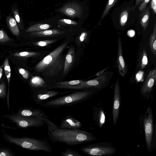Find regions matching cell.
I'll return each mask as SVG.
<instances>
[{
    "instance_id": "cell-1",
    "label": "cell",
    "mask_w": 156,
    "mask_h": 156,
    "mask_svg": "<svg viewBox=\"0 0 156 156\" xmlns=\"http://www.w3.org/2000/svg\"><path fill=\"white\" fill-rule=\"evenodd\" d=\"M69 42L62 43L45 57L35 66V70L46 78L57 75L63 69L65 57L63 52Z\"/></svg>"
},
{
    "instance_id": "cell-2",
    "label": "cell",
    "mask_w": 156,
    "mask_h": 156,
    "mask_svg": "<svg viewBox=\"0 0 156 156\" xmlns=\"http://www.w3.org/2000/svg\"><path fill=\"white\" fill-rule=\"evenodd\" d=\"M48 133L52 141L69 145H77L97 140L92 133L79 129H61L58 127L55 129L48 131Z\"/></svg>"
},
{
    "instance_id": "cell-3",
    "label": "cell",
    "mask_w": 156,
    "mask_h": 156,
    "mask_svg": "<svg viewBox=\"0 0 156 156\" xmlns=\"http://www.w3.org/2000/svg\"><path fill=\"white\" fill-rule=\"evenodd\" d=\"M94 93L90 90L77 91L44 102L40 105L49 108L70 106L87 100Z\"/></svg>"
},
{
    "instance_id": "cell-4",
    "label": "cell",
    "mask_w": 156,
    "mask_h": 156,
    "mask_svg": "<svg viewBox=\"0 0 156 156\" xmlns=\"http://www.w3.org/2000/svg\"><path fill=\"white\" fill-rule=\"evenodd\" d=\"M142 119L146 148L150 153L156 148V124L151 107L147 108Z\"/></svg>"
},
{
    "instance_id": "cell-5",
    "label": "cell",
    "mask_w": 156,
    "mask_h": 156,
    "mask_svg": "<svg viewBox=\"0 0 156 156\" xmlns=\"http://www.w3.org/2000/svg\"><path fill=\"white\" fill-rule=\"evenodd\" d=\"M80 150L85 154L93 156H110L116 151V148L106 141H103L87 145Z\"/></svg>"
},
{
    "instance_id": "cell-6",
    "label": "cell",
    "mask_w": 156,
    "mask_h": 156,
    "mask_svg": "<svg viewBox=\"0 0 156 156\" xmlns=\"http://www.w3.org/2000/svg\"><path fill=\"white\" fill-rule=\"evenodd\" d=\"M2 117L8 119L17 126L21 128L39 127L44 125L45 123L39 118L21 116L15 113L5 115Z\"/></svg>"
},
{
    "instance_id": "cell-7",
    "label": "cell",
    "mask_w": 156,
    "mask_h": 156,
    "mask_svg": "<svg viewBox=\"0 0 156 156\" xmlns=\"http://www.w3.org/2000/svg\"><path fill=\"white\" fill-rule=\"evenodd\" d=\"M16 114L21 116L39 118L43 120L48 127V131L55 129L58 127L48 118L42 110L38 108L32 107L22 108L18 110Z\"/></svg>"
},
{
    "instance_id": "cell-8",
    "label": "cell",
    "mask_w": 156,
    "mask_h": 156,
    "mask_svg": "<svg viewBox=\"0 0 156 156\" xmlns=\"http://www.w3.org/2000/svg\"><path fill=\"white\" fill-rule=\"evenodd\" d=\"M105 73L100 75L98 77L91 80L84 81L82 83L75 85L69 86L65 87L64 89L80 90L86 89L90 88L101 89L105 87V84L107 81Z\"/></svg>"
},
{
    "instance_id": "cell-9",
    "label": "cell",
    "mask_w": 156,
    "mask_h": 156,
    "mask_svg": "<svg viewBox=\"0 0 156 156\" xmlns=\"http://www.w3.org/2000/svg\"><path fill=\"white\" fill-rule=\"evenodd\" d=\"M121 102V96L120 84L117 80L115 84L112 109L113 123L115 126L119 118Z\"/></svg>"
},
{
    "instance_id": "cell-10",
    "label": "cell",
    "mask_w": 156,
    "mask_h": 156,
    "mask_svg": "<svg viewBox=\"0 0 156 156\" xmlns=\"http://www.w3.org/2000/svg\"><path fill=\"white\" fill-rule=\"evenodd\" d=\"M58 11L71 18H80L83 13V8L78 3L72 2L65 5Z\"/></svg>"
},
{
    "instance_id": "cell-11",
    "label": "cell",
    "mask_w": 156,
    "mask_h": 156,
    "mask_svg": "<svg viewBox=\"0 0 156 156\" xmlns=\"http://www.w3.org/2000/svg\"><path fill=\"white\" fill-rule=\"evenodd\" d=\"M64 93L57 91L43 90L36 92L33 94V98L35 103L40 105L49 98Z\"/></svg>"
},
{
    "instance_id": "cell-12",
    "label": "cell",
    "mask_w": 156,
    "mask_h": 156,
    "mask_svg": "<svg viewBox=\"0 0 156 156\" xmlns=\"http://www.w3.org/2000/svg\"><path fill=\"white\" fill-rule=\"evenodd\" d=\"M155 81L152 76L151 70L147 76L140 89L141 94L147 100L149 99Z\"/></svg>"
},
{
    "instance_id": "cell-13",
    "label": "cell",
    "mask_w": 156,
    "mask_h": 156,
    "mask_svg": "<svg viewBox=\"0 0 156 156\" xmlns=\"http://www.w3.org/2000/svg\"><path fill=\"white\" fill-rule=\"evenodd\" d=\"M117 63L119 73L121 76L124 77L126 75V70L123 57L122 42L120 36H118V39Z\"/></svg>"
},
{
    "instance_id": "cell-14",
    "label": "cell",
    "mask_w": 156,
    "mask_h": 156,
    "mask_svg": "<svg viewBox=\"0 0 156 156\" xmlns=\"http://www.w3.org/2000/svg\"><path fill=\"white\" fill-rule=\"evenodd\" d=\"M81 122L71 115H68L64 117L62 119L59 128H68L77 129L81 128Z\"/></svg>"
},
{
    "instance_id": "cell-15",
    "label": "cell",
    "mask_w": 156,
    "mask_h": 156,
    "mask_svg": "<svg viewBox=\"0 0 156 156\" xmlns=\"http://www.w3.org/2000/svg\"><path fill=\"white\" fill-rule=\"evenodd\" d=\"M93 116L97 126L100 128H102L105 122V115L103 109L101 107L94 108Z\"/></svg>"
},
{
    "instance_id": "cell-16",
    "label": "cell",
    "mask_w": 156,
    "mask_h": 156,
    "mask_svg": "<svg viewBox=\"0 0 156 156\" xmlns=\"http://www.w3.org/2000/svg\"><path fill=\"white\" fill-rule=\"evenodd\" d=\"M75 50L73 47L70 48L69 50L65 59L63 75H67L71 68L75 60Z\"/></svg>"
},
{
    "instance_id": "cell-17",
    "label": "cell",
    "mask_w": 156,
    "mask_h": 156,
    "mask_svg": "<svg viewBox=\"0 0 156 156\" xmlns=\"http://www.w3.org/2000/svg\"><path fill=\"white\" fill-rule=\"evenodd\" d=\"M65 33V31L58 29L46 30H44L31 32V36L38 37H46L58 36Z\"/></svg>"
},
{
    "instance_id": "cell-18",
    "label": "cell",
    "mask_w": 156,
    "mask_h": 156,
    "mask_svg": "<svg viewBox=\"0 0 156 156\" xmlns=\"http://www.w3.org/2000/svg\"><path fill=\"white\" fill-rule=\"evenodd\" d=\"M30 85L34 88L38 89L37 92L43 90H49L45 81L41 77L36 76L33 77L31 79Z\"/></svg>"
},
{
    "instance_id": "cell-19",
    "label": "cell",
    "mask_w": 156,
    "mask_h": 156,
    "mask_svg": "<svg viewBox=\"0 0 156 156\" xmlns=\"http://www.w3.org/2000/svg\"><path fill=\"white\" fill-rule=\"evenodd\" d=\"M139 15L140 23L144 31L149 24L150 18V8L146 7Z\"/></svg>"
},
{
    "instance_id": "cell-20",
    "label": "cell",
    "mask_w": 156,
    "mask_h": 156,
    "mask_svg": "<svg viewBox=\"0 0 156 156\" xmlns=\"http://www.w3.org/2000/svg\"><path fill=\"white\" fill-rule=\"evenodd\" d=\"M7 25L12 33L16 36L19 35L20 31L17 22L13 17L8 16L6 18Z\"/></svg>"
},
{
    "instance_id": "cell-21",
    "label": "cell",
    "mask_w": 156,
    "mask_h": 156,
    "mask_svg": "<svg viewBox=\"0 0 156 156\" xmlns=\"http://www.w3.org/2000/svg\"><path fill=\"white\" fill-rule=\"evenodd\" d=\"M149 45L151 51L154 55L156 56V22L154 26L152 33L151 35Z\"/></svg>"
},
{
    "instance_id": "cell-22",
    "label": "cell",
    "mask_w": 156,
    "mask_h": 156,
    "mask_svg": "<svg viewBox=\"0 0 156 156\" xmlns=\"http://www.w3.org/2000/svg\"><path fill=\"white\" fill-rule=\"evenodd\" d=\"M51 27V25L48 24L39 23L33 25L26 30L27 32L39 31L47 30Z\"/></svg>"
},
{
    "instance_id": "cell-23",
    "label": "cell",
    "mask_w": 156,
    "mask_h": 156,
    "mask_svg": "<svg viewBox=\"0 0 156 156\" xmlns=\"http://www.w3.org/2000/svg\"><path fill=\"white\" fill-rule=\"evenodd\" d=\"M84 81L83 80H76L68 81L59 82L57 83L54 88L64 89L65 87L77 85L80 84Z\"/></svg>"
},
{
    "instance_id": "cell-24",
    "label": "cell",
    "mask_w": 156,
    "mask_h": 156,
    "mask_svg": "<svg viewBox=\"0 0 156 156\" xmlns=\"http://www.w3.org/2000/svg\"><path fill=\"white\" fill-rule=\"evenodd\" d=\"M147 63L148 58L147 52L144 48L140 54L138 65L141 69H143L146 66Z\"/></svg>"
},
{
    "instance_id": "cell-25",
    "label": "cell",
    "mask_w": 156,
    "mask_h": 156,
    "mask_svg": "<svg viewBox=\"0 0 156 156\" xmlns=\"http://www.w3.org/2000/svg\"><path fill=\"white\" fill-rule=\"evenodd\" d=\"M118 0H108L105 8L101 17L98 24H100L103 19L108 13L109 11L115 4Z\"/></svg>"
},
{
    "instance_id": "cell-26",
    "label": "cell",
    "mask_w": 156,
    "mask_h": 156,
    "mask_svg": "<svg viewBox=\"0 0 156 156\" xmlns=\"http://www.w3.org/2000/svg\"><path fill=\"white\" fill-rule=\"evenodd\" d=\"M40 54L39 53L36 52L23 51L16 52L14 54V55L17 57H28L37 56L39 55Z\"/></svg>"
},
{
    "instance_id": "cell-27",
    "label": "cell",
    "mask_w": 156,
    "mask_h": 156,
    "mask_svg": "<svg viewBox=\"0 0 156 156\" xmlns=\"http://www.w3.org/2000/svg\"><path fill=\"white\" fill-rule=\"evenodd\" d=\"M62 156H81L77 151L73 150L70 148H67L65 151L61 153Z\"/></svg>"
},
{
    "instance_id": "cell-28",
    "label": "cell",
    "mask_w": 156,
    "mask_h": 156,
    "mask_svg": "<svg viewBox=\"0 0 156 156\" xmlns=\"http://www.w3.org/2000/svg\"><path fill=\"white\" fill-rule=\"evenodd\" d=\"M128 16V12L126 9L123 10L121 13L119 18V22L121 26L123 27L126 24L127 21Z\"/></svg>"
},
{
    "instance_id": "cell-29",
    "label": "cell",
    "mask_w": 156,
    "mask_h": 156,
    "mask_svg": "<svg viewBox=\"0 0 156 156\" xmlns=\"http://www.w3.org/2000/svg\"><path fill=\"white\" fill-rule=\"evenodd\" d=\"M4 68L5 74L7 79L8 85H9L11 76V69L8 58L6 59L5 61Z\"/></svg>"
},
{
    "instance_id": "cell-30",
    "label": "cell",
    "mask_w": 156,
    "mask_h": 156,
    "mask_svg": "<svg viewBox=\"0 0 156 156\" xmlns=\"http://www.w3.org/2000/svg\"><path fill=\"white\" fill-rule=\"evenodd\" d=\"M0 156H14V154L9 148L0 147Z\"/></svg>"
},
{
    "instance_id": "cell-31",
    "label": "cell",
    "mask_w": 156,
    "mask_h": 156,
    "mask_svg": "<svg viewBox=\"0 0 156 156\" xmlns=\"http://www.w3.org/2000/svg\"><path fill=\"white\" fill-rule=\"evenodd\" d=\"M56 40H47L41 41L34 43V44L37 46L44 47L47 46L49 44H51L55 42Z\"/></svg>"
},
{
    "instance_id": "cell-32",
    "label": "cell",
    "mask_w": 156,
    "mask_h": 156,
    "mask_svg": "<svg viewBox=\"0 0 156 156\" xmlns=\"http://www.w3.org/2000/svg\"><path fill=\"white\" fill-rule=\"evenodd\" d=\"M58 23L63 25L75 26L78 23L76 21L67 19H62L58 20Z\"/></svg>"
},
{
    "instance_id": "cell-33",
    "label": "cell",
    "mask_w": 156,
    "mask_h": 156,
    "mask_svg": "<svg viewBox=\"0 0 156 156\" xmlns=\"http://www.w3.org/2000/svg\"><path fill=\"white\" fill-rule=\"evenodd\" d=\"M11 40V39L5 32L3 30L0 29V42H5Z\"/></svg>"
},
{
    "instance_id": "cell-34",
    "label": "cell",
    "mask_w": 156,
    "mask_h": 156,
    "mask_svg": "<svg viewBox=\"0 0 156 156\" xmlns=\"http://www.w3.org/2000/svg\"><path fill=\"white\" fill-rule=\"evenodd\" d=\"M6 97L5 85L4 83H0V98L5 100Z\"/></svg>"
},
{
    "instance_id": "cell-35",
    "label": "cell",
    "mask_w": 156,
    "mask_h": 156,
    "mask_svg": "<svg viewBox=\"0 0 156 156\" xmlns=\"http://www.w3.org/2000/svg\"><path fill=\"white\" fill-rule=\"evenodd\" d=\"M19 71L24 79H27L29 77V72L23 68H19Z\"/></svg>"
},
{
    "instance_id": "cell-36",
    "label": "cell",
    "mask_w": 156,
    "mask_h": 156,
    "mask_svg": "<svg viewBox=\"0 0 156 156\" xmlns=\"http://www.w3.org/2000/svg\"><path fill=\"white\" fill-rule=\"evenodd\" d=\"M13 13L15 20L16 22L19 24L20 25H21V22L20 16L17 9H15L13 10Z\"/></svg>"
},
{
    "instance_id": "cell-37",
    "label": "cell",
    "mask_w": 156,
    "mask_h": 156,
    "mask_svg": "<svg viewBox=\"0 0 156 156\" xmlns=\"http://www.w3.org/2000/svg\"><path fill=\"white\" fill-rule=\"evenodd\" d=\"M150 0H143L142 3L139 7V10L140 11H142L146 7V6Z\"/></svg>"
},
{
    "instance_id": "cell-38",
    "label": "cell",
    "mask_w": 156,
    "mask_h": 156,
    "mask_svg": "<svg viewBox=\"0 0 156 156\" xmlns=\"http://www.w3.org/2000/svg\"><path fill=\"white\" fill-rule=\"evenodd\" d=\"M144 73L143 71H139L136 75V79L137 82L142 81L143 80Z\"/></svg>"
},
{
    "instance_id": "cell-39",
    "label": "cell",
    "mask_w": 156,
    "mask_h": 156,
    "mask_svg": "<svg viewBox=\"0 0 156 156\" xmlns=\"http://www.w3.org/2000/svg\"><path fill=\"white\" fill-rule=\"evenodd\" d=\"M151 7L154 12L156 13V0H152L151 2Z\"/></svg>"
},
{
    "instance_id": "cell-40",
    "label": "cell",
    "mask_w": 156,
    "mask_h": 156,
    "mask_svg": "<svg viewBox=\"0 0 156 156\" xmlns=\"http://www.w3.org/2000/svg\"><path fill=\"white\" fill-rule=\"evenodd\" d=\"M87 35V33L86 32H83L82 33L79 37L80 40L81 42H83L86 38Z\"/></svg>"
},
{
    "instance_id": "cell-41",
    "label": "cell",
    "mask_w": 156,
    "mask_h": 156,
    "mask_svg": "<svg viewBox=\"0 0 156 156\" xmlns=\"http://www.w3.org/2000/svg\"><path fill=\"white\" fill-rule=\"evenodd\" d=\"M127 34L129 37H132L134 36L135 32L133 30H130L128 32Z\"/></svg>"
},
{
    "instance_id": "cell-42",
    "label": "cell",
    "mask_w": 156,
    "mask_h": 156,
    "mask_svg": "<svg viewBox=\"0 0 156 156\" xmlns=\"http://www.w3.org/2000/svg\"><path fill=\"white\" fill-rule=\"evenodd\" d=\"M143 0H136L133 8H135L136 7L139 5L142 2Z\"/></svg>"
},
{
    "instance_id": "cell-43",
    "label": "cell",
    "mask_w": 156,
    "mask_h": 156,
    "mask_svg": "<svg viewBox=\"0 0 156 156\" xmlns=\"http://www.w3.org/2000/svg\"><path fill=\"white\" fill-rule=\"evenodd\" d=\"M152 75L154 78L156 80V70L155 69L151 70Z\"/></svg>"
},
{
    "instance_id": "cell-44",
    "label": "cell",
    "mask_w": 156,
    "mask_h": 156,
    "mask_svg": "<svg viewBox=\"0 0 156 156\" xmlns=\"http://www.w3.org/2000/svg\"><path fill=\"white\" fill-rule=\"evenodd\" d=\"M3 69H2V67H0V80L1 79L3 73Z\"/></svg>"
}]
</instances>
